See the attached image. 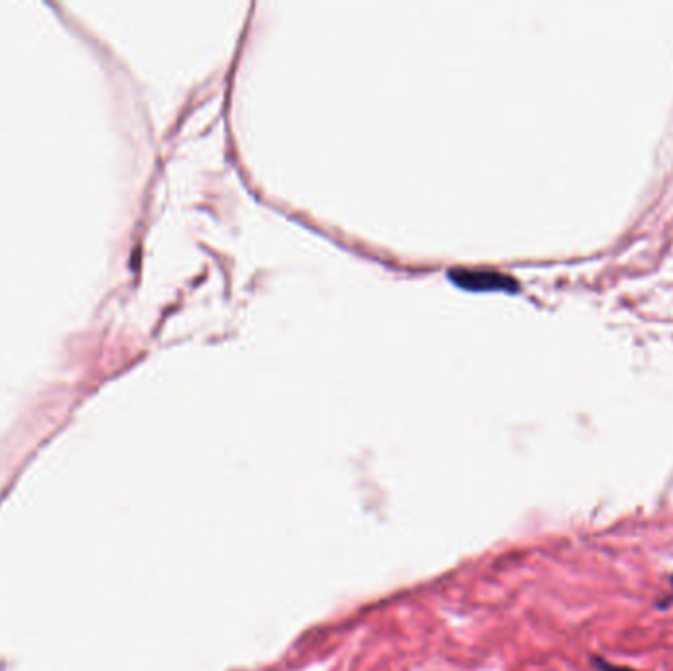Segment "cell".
<instances>
[{
  "instance_id": "1",
  "label": "cell",
  "mask_w": 673,
  "mask_h": 671,
  "mask_svg": "<svg viewBox=\"0 0 673 671\" xmlns=\"http://www.w3.org/2000/svg\"><path fill=\"white\" fill-rule=\"evenodd\" d=\"M449 278L467 290H516L518 282L504 272L490 268H453Z\"/></svg>"
},
{
  "instance_id": "3",
  "label": "cell",
  "mask_w": 673,
  "mask_h": 671,
  "mask_svg": "<svg viewBox=\"0 0 673 671\" xmlns=\"http://www.w3.org/2000/svg\"><path fill=\"white\" fill-rule=\"evenodd\" d=\"M672 587H673V575H672Z\"/></svg>"
},
{
  "instance_id": "2",
  "label": "cell",
  "mask_w": 673,
  "mask_h": 671,
  "mask_svg": "<svg viewBox=\"0 0 673 671\" xmlns=\"http://www.w3.org/2000/svg\"><path fill=\"white\" fill-rule=\"evenodd\" d=\"M593 666L597 668V671H638L632 670V668H624V666H616V664H611V662H607L603 658H595Z\"/></svg>"
}]
</instances>
